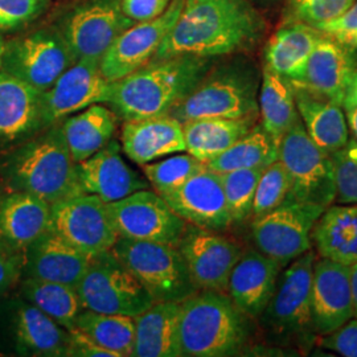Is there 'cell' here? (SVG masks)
Instances as JSON below:
<instances>
[{
  "label": "cell",
  "mask_w": 357,
  "mask_h": 357,
  "mask_svg": "<svg viewBox=\"0 0 357 357\" xmlns=\"http://www.w3.org/2000/svg\"><path fill=\"white\" fill-rule=\"evenodd\" d=\"M321 36L323 32L314 26L283 23L268 41L265 66L290 84H302L308 59Z\"/></svg>",
  "instance_id": "28"
},
{
  "label": "cell",
  "mask_w": 357,
  "mask_h": 357,
  "mask_svg": "<svg viewBox=\"0 0 357 357\" xmlns=\"http://www.w3.org/2000/svg\"><path fill=\"white\" fill-rule=\"evenodd\" d=\"M112 253L138 280L153 302H183L199 289L178 246L118 238Z\"/></svg>",
  "instance_id": "7"
},
{
  "label": "cell",
  "mask_w": 357,
  "mask_h": 357,
  "mask_svg": "<svg viewBox=\"0 0 357 357\" xmlns=\"http://www.w3.org/2000/svg\"><path fill=\"white\" fill-rule=\"evenodd\" d=\"M114 88L115 82L103 76L100 61L78 60L43 93L44 126L57 125L65 116L91 105L110 102Z\"/></svg>",
  "instance_id": "16"
},
{
  "label": "cell",
  "mask_w": 357,
  "mask_h": 357,
  "mask_svg": "<svg viewBox=\"0 0 357 357\" xmlns=\"http://www.w3.org/2000/svg\"><path fill=\"white\" fill-rule=\"evenodd\" d=\"M342 107L344 110L348 128L352 132V138L357 141V72L347 89Z\"/></svg>",
  "instance_id": "49"
},
{
  "label": "cell",
  "mask_w": 357,
  "mask_h": 357,
  "mask_svg": "<svg viewBox=\"0 0 357 357\" xmlns=\"http://www.w3.org/2000/svg\"><path fill=\"white\" fill-rule=\"evenodd\" d=\"M265 29L266 23L250 0H184L153 60L227 56L253 47Z\"/></svg>",
  "instance_id": "1"
},
{
  "label": "cell",
  "mask_w": 357,
  "mask_h": 357,
  "mask_svg": "<svg viewBox=\"0 0 357 357\" xmlns=\"http://www.w3.org/2000/svg\"><path fill=\"white\" fill-rule=\"evenodd\" d=\"M84 310L135 318L153 306V298L112 250L93 257L77 286Z\"/></svg>",
  "instance_id": "8"
},
{
  "label": "cell",
  "mask_w": 357,
  "mask_h": 357,
  "mask_svg": "<svg viewBox=\"0 0 357 357\" xmlns=\"http://www.w3.org/2000/svg\"><path fill=\"white\" fill-rule=\"evenodd\" d=\"M76 328L119 357L132 356L135 319L131 317L82 310L77 317Z\"/></svg>",
  "instance_id": "37"
},
{
  "label": "cell",
  "mask_w": 357,
  "mask_h": 357,
  "mask_svg": "<svg viewBox=\"0 0 357 357\" xmlns=\"http://www.w3.org/2000/svg\"><path fill=\"white\" fill-rule=\"evenodd\" d=\"M258 116L200 118L183 123L185 151L208 163L255 128Z\"/></svg>",
  "instance_id": "32"
},
{
  "label": "cell",
  "mask_w": 357,
  "mask_h": 357,
  "mask_svg": "<svg viewBox=\"0 0 357 357\" xmlns=\"http://www.w3.org/2000/svg\"><path fill=\"white\" fill-rule=\"evenodd\" d=\"M77 174L82 192L98 196L106 204L149 187L146 180L123 160L115 142L77 163Z\"/></svg>",
  "instance_id": "20"
},
{
  "label": "cell",
  "mask_w": 357,
  "mask_h": 357,
  "mask_svg": "<svg viewBox=\"0 0 357 357\" xmlns=\"http://www.w3.org/2000/svg\"><path fill=\"white\" fill-rule=\"evenodd\" d=\"M116 125L114 110L101 103L91 105L79 114L65 119L61 131L73 160L81 163L106 147L112 142Z\"/></svg>",
  "instance_id": "33"
},
{
  "label": "cell",
  "mask_w": 357,
  "mask_h": 357,
  "mask_svg": "<svg viewBox=\"0 0 357 357\" xmlns=\"http://www.w3.org/2000/svg\"><path fill=\"white\" fill-rule=\"evenodd\" d=\"M284 268L280 261L257 249L248 250L230 273L227 293L243 315L249 319H258L268 306Z\"/></svg>",
  "instance_id": "21"
},
{
  "label": "cell",
  "mask_w": 357,
  "mask_h": 357,
  "mask_svg": "<svg viewBox=\"0 0 357 357\" xmlns=\"http://www.w3.org/2000/svg\"><path fill=\"white\" fill-rule=\"evenodd\" d=\"M162 197L187 224L218 233L233 224L221 176L208 167Z\"/></svg>",
  "instance_id": "19"
},
{
  "label": "cell",
  "mask_w": 357,
  "mask_h": 357,
  "mask_svg": "<svg viewBox=\"0 0 357 357\" xmlns=\"http://www.w3.org/2000/svg\"><path fill=\"white\" fill-rule=\"evenodd\" d=\"M280 160L290 180V200L319 205L324 209L335 203L336 187L328 153L311 141L299 119L280 142Z\"/></svg>",
  "instance_id": "9"
},
{
  "label": "cell",
  "mask_w": 357,
  "mask_h": 357,
  "mask_svg": "<svg viewBox=\"0 0 357 357\" xmlns=\"http://www.w3.org/2000/svg\"><path fill=\"white\" fill-rule=\"evenodd\" d=\"M178 249L199 290L228 291L230 273L243 255L238 243L218 231L188 225Z\"/></svg>",
  "instance_id": "17"
},
{
  "label": "cell",
  "mask_w": 357,
  "mask_h": 357,
  "mask_svg": "<svg viewBox=\"0 0 357 357\" xmlns=\"http://www.w3.org/2000/svg\"><path fill=\"white\" fill-rule=\"evenodd\" d=\"M51 229L90 258L110 252L119 238L107 204L90 193L52 204Z\"/></svg>",
  "instance_id": "13"
},
{
  "label": "cell",
  "mask_w": 357,
  "mask_h": 357,
  "mask_svg": "<svg viewBox=\"0 0 357 357\" xmlns=\"http://www.w3.org/2000/svg\"><path fill=\"white\" fill-rule=\"evenodd\" d=\"M69 343L66 356L70 357H119L113 351H109L97 344L86 333L78 328L69 330Z\"/></svg>",
  "instance_id": "47"
},
{
  "label": "cell",
  "mask_w": 357,
  "mask_h": 357,
  "mask_svg": "<svg viewBox=\"0 0 357 357\" xmlns=\"http://www.w3.org/2000/svg\"><path fill=\"white\" fill-rule=\"evenodd\" d=\"M76 59L64 36L53 31H38L16 38L4 47L1 68L29 86L44 93Z\"/></svg>",
  "instance_id": "11"
},
{
  "label": "cell",
  "mask_w": 357,
  "mask_h": 357,
  "mask_svg": "<svg viewBox=\"0 0 357 357\" xmlns=\"http://www.w3.org/2000/svg\"><path fill=\"white\" fill-rule=\"evenodd\" d=\"M132 24L122 0H84L68 13L61 35L76 61H101L115 38Z\"/></svg>",
  "instance_id": "14"
},
{
  "label": "cell",
  "mask_w": 357,
  "mask_h": 357,
  "mask_svg": "<svg viewBox=\"0 0 357 357\" xmlns=\"http://www.w3.org/2000/svg\"><path fill=\"white\" fill-rule=\"evenodd\" d=\"M280 159V142L275 141L261 123L233 143L228 150L206 163L217 174L234 169L266 168Z\"/></svg>",
  "instance_id": "35"
},
{
  "label": "cell",
  "mask_w": 357,
  "mask_h": 357,
  "mask_svg": "<svg viewBox=\"0 0 357 357\" xmlns=\"http://www.w3.org/2000/svg\"><path fill=\"white\" fill-rule=\"evenodd\" d=\"M171 0H122L123 13L134 23L153 20L166 11Z\"/></svg>",
  "instance_id": "48"
},
{
  "label": "cell",
  "mask_w": 357,
  "mask_h": 357,
  "mask_svg": "<svg viewBox=\"0 0 357 357\" xmlns=\"http://www.w3.org/2000/svg\"><path fill=\"white\" fill-rule=\"evenodd\" d=\"M320 347L344 357H357V319L348 320L340 328L328 335H321Z\"/></svg>",
  "instance_id": "46"
},
{
  "label": "cell",
  "mask_w": 357,
  "mask_h": 357,
  "mask_svg": "<svg viewBox=\"0 0 357 357\" xmlns=\"http://www.w3.org/2000/svg\"><path fill=\"white\" fill-rule=\"evenodd\" d=\"M143 174L160 196L178 190L188 178L204 169L206 165L191 153L174 155L159 162L144 165Z\"/></svg>",
  "instance_id": "38"
},
{
  "label": "cell",
  "mask_w": 357,
  "mask_h": 357,
  "mask_svg": "<svg viewBox=\"0 0 357 357\" xmlns=\"http://www.w3.org/2000/svg\"><path fill=\"white\" fill-rule=\"evenodd\" d=\"M122 146L128 158L141 166L185 151L183 123L171 115L126 121Z\"/></svg>",
  "instance_id": "24"
},
{
  "label": "cell",
  "mask_w": 357,
  "mask_h": 357,
  "mask_svg": "<svg viewBox=\"0 0 357 357\" xmlns=\"http://www.w3.org/2000/svg\"><path fill=\"white\" fill-rule=\"evenodd\" d=\"M311 243L321 258L345 266L357 264V204L326 208L312 228Z\"/></svg>",
  "instance_id": "31"
},
{
  "label": "cell",
  "mask_w": 357,
  "mask_h": 357,
  "mask_svg": "<svg viewBox=\"0 0 357 357\" xmlns=\"http://www.w3.org/2000/svg\"><path fill=\"white\" fill-rule=\"evenodd\" d=\"M357 72V50L323 33L307 63L302 85L342 106L347 89Z\"/></svg>",
  "instance_id": "22"
},
{
  "label": "cell",
  "mask_w": 357,
  "mask_h": 357,
  "mask_svg": "<svg viewBox=\"0 0 357 357\" xmlns=\"http://www.w3.org/2000/svg\"><path fill=\"white\" fill-rule=\"evenodd\" d=\"M183 4L184 0H171L160 16L132 24L115 38L100 61L103 76L116 82L151 63L171 28L175 26Z\"/></svg>",
  "instance_id": "15"
},
{
  "label": "cell",
  "mask_w": 357,
  "mask_h": 357,
  "mask_svg": "<svg viewBox=\"0 0 357 357\" xmlns=\"http://www.w3.org/2000/svg\"><path fill=\"white\" fill-rule=\"evenodd\" d=\"M355 318L351 266L327 258L315 259L311 282V321L317 335L336 331Z\"/></svg>",
  "instance_id": "18"
},
{
  "label": "cell",
  "mask_w": 357,
  "mask_h": 357,
  "mask_svg": "<svg viewBox=\"0 0 357 357\" xmlns=\"http://www.w3.org/2000/svg\"><path fill=\"white\" fill-rule=\"evenodd\" d=\"M41 96L19 78L0 72V146L23 141L44 126Z\"/></svg>",
  "instance_id": "25"
},
{
  "label": "cell",
  "mask_w": 357,
  "mask_h": 357,
  "mask_svg": "<svg viewBox=\"0 0 357 357\" xmlns=\"http://www.w3.org/2000/svg\"><path fill=\"white\" fill-rule=\"evenodd\" d=\"M355 0H286L283 23L318 28L345 13Z\"/></svg>",
  "instance_id": "41"
},
{
  "label": "cell",
  "mask_w": 357,
  "mask_h": 357,
  "mask_svg": "<svg viewBox=\"0 0 357 357\" xmlns=\"http://www.w3.org/2000/svg\"><path fill=\"white\" fill-rule=\"evenodd\" d=\"M178 302H155L135 317L134 357H180Z\"/></svg>",
  "instance_id": "30"
},
{
  "label": "cell",
  "mask_w": 357,
  "mask_h": 357,
  "mask_svg": "<svg viewBox=\"0 0 357 357\" xmlns=\"http://www.w3.org/2000/svg\"><path fill=\"white\" fill-rule=\"evenodd\" d=\"M264 169L248 168L220 174L233 224L243 222L253 215L255 190Z\"/></svg>",
  "instance_id": "39"
},
{
  "label": "cell",
  "mask_w": 357,
  "mask_h": 357,
  "mask_svg": "<svg viewBox=\"0 0 357 357\" xmlns=\"http://www.w3.org/2000/svg\"><path fill=\"white\" fill-rule=\"evenodd\" d=\"M24 274L29 278L57 282L77 289L89 268L90 257L48 229L26 250Z\"/></svg>",
  "instance_id": "23"
},
{
  "label": "cell",
  "mask_w": 357,
  "mask_h": 357,
  "mask_svg": "<svg viewBox=\"0 0 357 357\" xmlns=\"http://www.w3.org/2000/svg\"><path fill=\"white\" fill-rule=\"evenodd\" d=\"M0 200H1V196H0Z\"/></svg>",
  "instance_id": "52"
},
{
  "label": "cell",
  "mask_w": 357,
  "mask_h": 357,
  "mask_svg": "<svg viewBox=\"0 0 357 357\" xmlns=\"http://www.w3.org/2000/svg\"><path fill=\"white\" fill-rule=\"evenodd\" d=\"M351 289H352V299H354V311L357 319V264L351 266Z\"/></svg>",
  "instance_id": "50"
},
{
  "label": "cell",
  "mask_w": 357,
  "mask_h": 357,
  "mask_svg": "<svg viewBox=\"0 0 357 357\" xmlns=\"http://www.w3.org/2000/svg\"><path fill=\"white\" fill-rule=\"evenodd\" d=\"M315 259V252L311 249L282 270L268 306L257 319L270 343L308 351L317 342L311 321V282Z\"/></svg>",
  "instance_id": "5"
},
{
  "label": "cell",
  "mask_w": 357,
  "mask_h": 357,
  "mask_svg": "<svg viewBox=\"0 0 357 357\" xmlns=\"http://www.w3.org/2000/svg\"><path fill=\"white\" fill-rule=\"evenodd\" d=\"M290 193V180L281 160L268 165L261 174L255 190L253 216L259 217L283 204Z\"/></svg>",
  "instance_id": "40"
},
{
  "label": "cell",
  "mask_w": 357,
  "mask_h": 357,
  "mask_svg": "<svg viewBox=\"0 0 357 357\" xmlns=\"http://www.w3.org/2000/svg\"><path fill=\"white\" fill-rule=\"evenodd\" d=\"M3 52H4V44L0 40V68H1V57H3Z\"/></svg>",
  "instance_id": "51"
},
{
  "label": "cell",
  "mask_w": 357,
  "mask_h": 357,
  "mask_svg": "<svg viewBox=\"0 0 357 357\" xmlns=\"http://www.w3.org/2000/svg\"><path fill=\"white\" fill-rule=\"evenodd\" d=\"M51 229V204L35 195L15 191L0 200V238L19 250Z\"/></svg>",
  "instance_id": "29"
},
{
  "label": "cell",
  "mask_w": 357,
  "mask_h": 357,
  "mask_svg": "<svg viewBox=\"0 0 357 357\" xmlns=\"http://www.w3.org/2000/svg\"><path fill=\"white\" fill-rule=\"evenodd\" d=\"M4 176L13 191L35 195L51 205L84 193L61 126L16 149L4 163Z\"/></svg>",
  "instance_id": "4"
},
{
  "label": "cell",
  "mask_w": 357,
  "mask_h": 357,
  "mask_svg": "<svg viewBox=\"0 0 357 357\" xmlns=\"http://www.w3.org/2000/svg\"><path fill=\"white\" fill-rule=\"evenodd\" d=\"M211 63L197 56L153 60L115 82L109 105L126 121L168 115L211 70Z\"/></svg>",
  "instance_id": "2"
},
{
  "label": "cell",
  "mask_w": 357,
  "mask_h": 357,
  "mask_svg": "<svg viewBox=\"0 0 357 357\" xmlns=\"http://www.w3.org/2000/svg\"><path fill=\"white\" fill-rule=\"evenodd\" d=\"M261 125L277 142L299 119L291 84L283 77L264 66L258 97Z\"/></svg>",
  "instance_id": "34"
},
{
  "label": "cell",
  "mask_w": 357,
  "mask_h": 357,
  "mask_svg": "<svg viewBox=\"0 0 357 357\" xmlns=\"http://www.w3.org/2000/svg\"><path fill=\"white\" fill-rule=\"evenodd\" d=\"M20 291L24 301L38 307L65 330L69 331L76 327L77 317L84 310L76 289L57 282L26 277Z\"/></svg>",
  "instance_id": "36"
},
{
  "label": "cell",
  "mask_w": 357,
  "mask_h": 357,
  "mask_svg": "<svg viewBox=\"0 0 357 357\" xmlns=\"http://www.w3.org/2000/svg\"><path fill=\"white\" fill-rule=\"evenodd\" d=\"M181 356L237 355L249 339V318L228 293L202 290L180 302Z\"/></svg>",
  "instance_id": "3"
},
{
  "label": "cell",
  "mask_w": 357,
  "mask_h": 357,
  "mask_svg": "<svg viewBox=\"0 0 357 357\" xmlns=\"http://www.w3.org/2000/svg\"><path fill=\"white\" fill-rule=\"evenodd\" d=\"M121 238L178 246L188 224L156 192L142 190L107 204Z\"/></svg>",
  "instance_id": "12"
},
{
  "label": "cell",
  "mask_w": 357,
  "mask_h": 357,
  "mask_svg": "<svg viewBox=\"0 0 357 357\" xmlns=\"http://www.w3.org/2000/svg\"><path fill=\"white\" fill-rule=\"evenodd\" d=\"M337 204H357V141L349 138L340 150L330 155Z\"/></svg>",
  "instance_id": "42"
},
{
  "label": "cell",
  "mask_w": 357,
  "mask_h": 357,
  "mask_svg": "<svg viewBox=\"0 0 357 357\" xmlns=\"http://www.w3.org/2000/svg\"><path fill=\"white\" fill-rule=\"evenodd\" d=\"M262 75L246 60H236L208 72L168 115L181 123L200 118L258 116Z\"/></svg>",
  "instance_id": "6"
},
{
  "label": "cell",
  "mask_w": 357,
  "mask_h": 357,
  "mask_svg": "<svg viewBox=\"0 0 357 357\" xmlns=\"http://www.w3.org/2000/svg\"><path fill=\"white\" fill-rule=\"evenodd\" d=\"M13 342L20 355L66 356L69 332L38 307L19 301L13 307Z\"/></svg>",
  "instance_id": "27"
},
{
  "label": "cell",
  "mask_w": 357,
  "mask_h": 357,
  "mask_svg": "<svg viewBox=\"0 0 357 357\" xmlns=\"http://www.w3.org/2000/svg\"><path fill=\"white\" fill-rule=\"evenodd\" d=\"M26 253L0 238V296L24 274Z\"/></svg>",
  "instance_id": "44"
},
{
  "label": "cell",
  "mask_w": 357,
  "mask_h": 357,
  "mask_svg": "<svg viewBox=\"0 0 357 357\" xmlns=\"http://www.w3.org/2000/svg\"><path fill=\"white\" fill-rule=\"evenodd\" d=\"M324 208L287 199L278 208L255 217L252 236L262 255L287 266L312 249L311 231Z\"/></svg>",
  "instance_id": "10"
},
{
  "label": "cell",
  "mask_w": 357,
  "mask_h": 357,
  "mask_svg": "<svg viewBox=\"0 0 357 357\" xmlns=\"http://www.w3.org/2000/svg\"><path fill=\"white\" fill-rule=\"evenodd\" d=\"M317 29L347 47L357 50V0L345 13Z\"/></svg>",
  "instance_id": "45"
},
{
  "label": "cell",
  "mask_w": 357,
  "mask_h": 357,
  "mask_svg": "<svg viewBox=\"0 0 357 357\" xmlns=\"http://www.w3.org/2000/svg\"><path fill=\"white\" fill-rule=\"evenodd\" d=\"M44 0H0V29L24 26L36 17Z\"/></svg>",
  "instance_id": "43"
},
{
  "label": "cell",
  "mask_w": 357,
  "mask_h": 357,
  "mask_svg": "<svg viewBox=\"0 0 357 357\" xmlns=\"http://www.w3.org/2000/svg\"><path fill=\"white\" fill-rule=\"evenodd\" d=\"M291 86L298 113L311 141L328 155L344 147L349 141V128L343 107L302 85Z\"/></svg>",
  "instance_id": "26"
}]
</instances>
